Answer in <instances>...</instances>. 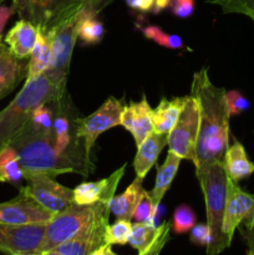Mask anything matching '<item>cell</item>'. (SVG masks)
<instances>
[{"instance_id":"19","label":"cell","mask_w":254,"mask_h":255,"mask_svg":"<svg viewBox=\"0 0 254 255\" xmlns=\"http://www.w3.org/2000/svg\"><path fill=\"white\" fill-rule=\"evenodd\" d=\"M107 226L109 223L99 224L95 228L80 234L76 238L57 246L55 251L64 255H90L92 252L97 251L106 244L105 233Z\"/></svg>"},{"instance_id":"4","label":"cell","mask_w":254,"mask_h":255,"mask_svg":"<svg viewBox=\"0 0 254 255\" xmlns=\"http://www.w3.org/2000/svg\"><path fill=\"white\" fill-rule=\"evenodd\" d=\"M196 176L203 192L207 224L211 231V243L207 247V255H218L231 246L223 233L228 179L223 159H218L203 168L196 169Z\"/></svg>"},{"instance_id":"30","label":"cell","mask_w":254,"mask_h":255,"mask_svg":"<svg viewBox=\"0 0 254 255\" xmlns=\"http://www.w3.org/2000/svg\"><path fill=\"white\" fill-rule=\"evenodd\" d=\"M132 232L131 221L126 219H117L116 223L107 226L106 233H105V242L109 246L119 244V246H125L128 243L129 237Z\"/></svg>"},{"instance_id":"47","label":"cell","mask_w":254,"mask_h":255,"mask_svg":"<svg viewBox=\"0 0 254 255\" xmlns=\"http://www.w3.org/2000/svg\"><path fill=\"white\" fill-rule=\"evenodd\" d=\"M251 19H252V20H253V21H254V15H253V16H252V17H251Z\"/></svg>"},{"instance_id":"38","label":"cell","mask_w":254,"mask_h":255,"mask_svg":"<svg viewBox=\"0 0 254 255\" xmlns=\"http://www.w3.org/2000/svg\"><path fill=\"white\" fill-rule=\"evenodd\" d=\"M169 229H171V223L169 222H163L162 223V231L159 233V236L157 237V239L154 241V243L149 247V249L147 252H144L141 255H159L161 254L162 249L164 248V246L167 244V242L169 241Z\"/></svg>"},{"instance_id":"36","label":"cell","mask_w":254,"mask_h":255,"mask_svg":"<svg viewBox=\"0 0 254 255\" xmlns=\"http://www.w3.org/2000/svg\"><path fill=\"white\" fill-rule=\"evenodd\" d=\"M189 232H191L189 239H191L192 243L199 247L209 246V243H211V231H209L208 224H194V227Z\"/></svg>"},{"instance_id":"24","label":"cell","mask_w":254,"mask_h":255,"mask_svg":"<svg viewBox=\"0 0 254 255\" xmlns=\"http://www.w3.org/2000/svg\"><path fill=\"white\" fill-rule=\"evenodd\" d=\"M51 46L46 34L39 30L36 42L27 61V72L25 81L40 76L51 67Z\"/></svg>"},{"instance_id":"27","label":"cell","mask_w":254,"mask_h":255,"mask_svg":"<svg viewBox=\"0 0 254 255\" xmlns=\"http://www.w3.org/2000/svg\"><path fill=\"white\" fill-rule=\"evenodd\" d=\"M61 107L62 106L60 105V109L55 114L54 124H52V136H54L55 147L59 153H64L67 151L72 137L69 116Z\"/></svg>"},{"instance_id":"43","label":"cell","mask_w":254,"mask_h":255,"mask_svg":"<svg viewBox=\"0 0 254 255\" xmlns=\"http://www.w3.org/2000/svg\"><path fill=\"white\" fill-rule=\"evenodd\" d=\"M90 255H116V254L112 252L111 246H109V244H105V246H102L101 248H99L97 251L92 252Z\"/></svg>"},{"instance_id":"20","label":"cell","mask_w":254,"mask_h":255,"mask_svg":"<svg viewBox=\"0 0 254 255\" xmlns=\"http://www.w3.org/2000/svg\"><path fill=\"white\" fill-rule=\"evenodd\" d=\"M181 161V157L177 156L174 152L168 151L163 163H162L161 166H157V174L156 181H154V186L151 191H148V194L149 197H151L154 208H158L162 199H163L164 194H166V192L168 191L169 187H171L172 182H173L174 177H176L177 172H178Z\"/></svg>"},{"instance_id":"12","label":"cell","mask_w":254,"mask_h":255,"mask_svg":"<svg viewBox=\"0 0 254 255\" xmlns=\"http://www.w3.org/2000/svg\"><path fill=\"white\" fill-rule=\"evenodd\" d=\"M24 179L27 181L26 187L30 194L44 208L54 213H59L74 203V189L57 183L46 174H27Z\"/></svg>"},{"instance_id":"21","label":"cell","mask_w":254,"mask_h":255,"mask_svg":"<svg viewBox=\"0 0 254 255\" xmlns=\"http://www.w3.org/2000/svg\"><path fill=\"white\" fill-rule=\"evenodd\" d=\"M224 168L227 174L234 182L246 179L254 172V163L249 161L243 144L234 139L233 144L228 146L223 156Z\"/></svg>"},{"instance_id":"37","label":"cell","mask_w":254,"mask_h":255,"mask_svg":"<svg viewBox=\"0 0 254 255\" xmlns=\"http://www.w3.org/2000/svg\"><path fill=\"white\" fill-rule=\"evenodd\" d=\"M169 9L174 16L187 19L194 12V0H171Z\"/></svg>"},{"instance_id":"5","label":"cell","mask_w":254,"mask_h":255,"mask_svg":"<svg viewBox=\"0 0 254 255\" xmlns=\"http://www.w3.org/2000/svg\"><path fill=\"white\" fill-rule=\"evenodd\" d=\"M109 216L110 202H97L89 206L71 203L46 224L42 253L52 251L99 224L109 223Z\"/></svg>"},{"instance_id":"22","label":"cell","mask_w":254,"mask_h":255,"mask_svg":"<svg viewBox=\"0 0 254 255\" xmlns=\"http://www.w3.org/2000/svg\"><path fill=\"white\" fill-rule=\"evenodd\" d=\"M188 96L162 99L153 110V131L157 133H169L181 116Z\"/></svg>"},{"instance_id":"26","label":"cell","mask_w":254,"mask_h":255,"mask_svg":"<svg viewBox=\"0 0 254 255\" xmlns=\"http://www.w3.org/2000/svg\"><path fill=\"white\" fill-rule=\"evenodd\" d=\"M161 231L162 224L156 227L153 224L138 223V222H136L134 224H132V232L128 244L138 252V255L143 254L154 243V241L159 236Z\"/></svg>"},{"instance_id":"23","label":"cell","mask_w":254,"mask_h":255,"mask_svg":"<svg viewBox=\"0 0 254 255\" xmlns=\"http://www.w3.org/2000/svg\"><path fill=\"white\" fill-rule=\"evenodd\" d=\"M143 179L137 178L125 189L124 193L115 196L110 202V212L117 219H126L131 221L133 217V212L143 194L144 189L142 187Z\"/></svg>"},{"instance_id":"14","label":"cell","mask_w":254,"mask_h":255,"mask_svg":"<svg viewBox=\"0 0 254 255\" xmlns=\"http://www.w3.org/2000/svg\"><path fill=\"white\" fill-rule=\"evenodd\" d=\"M121 126L131 132L136 147L153 132V109L149 106L146 97L139 102H129L124 106L121 115Z\"/></svg>"},{"instance_id":"28","label":"cell","mask_w":254,"mask_h":255,"mask_svg":"<svg viewBox=\"0 0 254 255\" xmlns=\"http://www.w3.org/2000/svg\"><path fill=\"white\" fill-rule=\"evenodd\" d=\"M0 169L4 174L5 179L14 186H20V182L24 178L19 157L11 147H5L0 151Z\"/></svg>"},{"instance_id":"8","label":"cell","mask_w":254,"mask_h":255,"mask_svg":"<svg viewBox=\"0 0 254 255\" xmlns=\"http://www.w3.org/2000/svg\"><path fill=\"white\" fill-rule=\"evenodd\" d=\"M198 134L199 107L196 99L189 95L178 121L168 133V151L174 152L182 159H188L197 166Z\"/></svg>"},{"instance_id":"7","label":"cell","mask_w":254,"mask_h":255,"mask_svg":"<svg viewBox=\"0 0 254 255\" xmlns=\"http://www.w3.org/2000/svg\"><path fill=\"white\" fill-rule=\"evenodd\" d=\"M124 105L115 97H109L94 114L84 119L75 120V138L82 141L85 157L89 161L90 152L100 134L107 129L121 125Z\"/></svg>"},{"instance_id":"32","label":"cell","mask_w":254,"mask_h":255,"mask_svg":"<svg viewBox=\"0 0 254 255\" xmlns=\"http://www.w3.org/2000/svg\"><path fill=\"white\" fill-rule=\"evenodd\" d=\"M206 1L221 6L224 14H242L248 17L254 15V0H206Z\"/></svg>"},{"instance_id":"15","label":"cell","mask_w":254,"mask_h":255,"mask_svg":"<svg viewBox=\"0 0 254 255\" xmlns=\"http://www.w3.org/2000/svg\"><path fill=\"white\" fill-rule=\"evenodd\" d=\"M126 164L115 171L107 178L97 182H84L74 189V203L89 206L97 202H111L117 186L124 177Z\"/></svg>"},{"instance_id":"16","label":"cell","mask_w":254,"mask_h":255,"mask_svg":"<svg viewBox=\"0 0 254 255\" xmlns=\"http://www.w3.org/2000/svg\"><path fill=\"white\" fill-rule=\"evenodd\" d=\"M27 61L17 59L5 42H0V101L26 79Z\"/></svg>"},{"instance_id":"33","label":"cell","mask_w":254,"mask_h":255,"mask_svg":"<svg viewBox=\"0 0 254 255\" xmlns=\"http://www.w3.org/2000/svg\"><path fill=\"white\" fill-rule=\"evenodd\" d=\"M47 106H49V104L42 105L39 109L35 110L29 125L32 128L37 129V131L44 132V133L47 134H52V124H54L55 114Z\"/></svg>"},{"instance_id":"45","label":"cell","mask_w":254,"mask_h":255,"mask_svg":"<svg viewBox=\"0 0 254 255\" xmlns=\"http://www.w3.org/2000/svg\"><path fill=\"white\" fill-rule=\"evenodd\" d=\"M0 182H6V179H5V177H4V174H2L1 169H0Z\"/></svg>"},{"instance_id":"44","label":"cell","mask_w":254,"mask_h":255,"mask_svg":"<svg viewBox=\"0 0 254 255\" xmlns=\"http://www.w3.org/2000/svg\"><path fill=\"white\" fill-rule=\"evenodd\" d=\"M42 255H64V254L59 253V252H57V251H55V249H52V251L45 252V253H42Z\"/></svg>"},{"instance_id":"18","label":"cell","mask_w":254,"mask_h":255,"mask_svg":"<svg viewBox=\"0 0 254 255\" xmlns=\"http://www.w3.org/2000/svg\"><path fill=\"white\" fill-rule=\"evenodd\" d=\"M166 144H168V133H157L153 131L142 142L141 146L137 147L136 156L133 159L137 178L143 179L147 176L149 169L156 164Z\"/></svg>"},{"instance_id":"42","label":"cell","mask_w":254,"mask_h":255,"mask_svg":"<svg viewBox=\"0 0 254 255\" xmlns=\"http://www.w3.org/2000/svg\"><path fill=\"white\" fill-rule=\"evenodd\" d=\"M169 2H171V0H154L153 7H152L151 11L153 14H158L162 10L167 9L169 6Z\"/></svg>"},{"instance_id":"41","label":"cell","mask_w":254,"mask_h":255,"mask_svg":"<svg viewBox=\"0 0 254 255\" xmlns=\"http://www.w3.org/2000/svg\"><path fill=\"white\" fill-rule=\"evenodd\" d=\"M244 237H246L248 251L254 255V222L249 227H244Z\"/></svg>"},{"instance_id":"29","label":"cell","mask_w":254,"mask_h":255,"mask_svg":"<svg viewBox=\"0 0 254 255\" xmlns=\"http://www.w3.org/2000/svg\"><path fill=\"white\" fill-rule=\"evenodd\" d=\"M138 27L142 31V34L146 36V39L152 40V41L161 45V46L172 50L184 49L183 41H182V39L178 35L167 34V32H164L159 26L152 24L138 25Z\"/></svg>"},{"instance_id":"10","label":"cell","mask_w":254,"mask_h":255,"mask_svg":"<svg viewBox=\"0 0 254 255\" xmlns=\"http://www.w3.org/2000/svg\"><path fill=\"white\" fill-rule=\"evenodd\" d=\"M46 224L0 223V252L6 255H42Z\"/></svg>"},{"instance_id":"40","label":"cell","mask_w":254,"mask_h":255,"mask_svg":"<svg viewBox=\"0 0 254 255\" xmlns=\"http://www.w3.org/2000/svg\"><path fill=\"white\" fill-rule=\"evenodd\" d=\"M126 2L131 9L138 10V11L142 12H147L151 11L152 7H153L154 0H126Z\"/></svg>"},{"instance_id":"1","label":"cell","mask_w":254,"mask_h":255,"mask_svg":"<svg viewBox=\"0 0 254 255\" xmlns=\"http://www.w3.org/2000/svg\"><path fill=\"white\" fill-rule=\"evenodd\" d=\"M227 91L211 81L208 67L194 72L191 96L199 107V134L197 144L196 169L203 168L212 162L223 159L229 146V114L226 100Z\"/></svg>"},{"instance_id":"13","label":"cell","mask_w":254,"mask_h":255,"mask_svg":"<svg viewBox=\"0 0 254 255\" xmlns=\"http://www.w3.org/2000/svg\"><path fill=\"white\" fill-rule=\"evenodd\" d=\"M77 15L59 26L46 32L51 46V67L50 70L69 76L72 51L77 40Z\"/></svg>"},{"instance_id":"31","label":"cell","mask_w":254,"mask_h":255,"mask_svg":"<svg viewBox=\"0 0 254 255\" xmlns=\"http://www.w3.org/2000/svg\"><path fill=\"white\" fill-rule=\"evenodd\" d=\"M196 221L197 217L193 209L189 206H187V204H181V206L174 209L171 227L174 233L183 234L193 228Z\"/></svg>"},{"instance_id":"6","label":"cell","mask_w":254,"mask_h":255,"mask_svg":"<svg viewBox=\"0 0 254 255\" xmlns=\"http://www.w3.org/2000/svg\"><path fill=\"white\" fill-rule=\"evenodd\" d=\"M15 14L46 34L80 12L87 0H11Z\"/></svg>"},{"instance_id":"46","label":"cell","mask_w":254,"mask_h":255,"mask_svg":"<svg viewBox=\"0 0 254 255\" xmlns=\"http://www.w3.org/2000/svg\"><path fill=\"white\" fill-rule=\"evenodd\" d=\"M247 255H253L251 253V251H247Z\"/></svg>"},{"instance_id":"11","label":"cell","mask_w":254,"mask_h":255,"mask_svg":"<svg viewBox=\"0 0 254 255\" xmlns=\"http://www.w3.org/2000/svg\"><path fill=\"white\" fill-rule=\"evenodd\" d=\"M254 222V194L243 191L228 177L227 179V202L223 219V233L232 243L234 232L243 227H249Z\"/></svg>"},{"instance_id":"39","label":"cell","mask_w":254,"mask_h":255,"mask_svg":"<svg viewBox=\"0 0 254 255\" xmlns=\"http://www.w3.org/2000/svg\"><path fill=\"white\" fill-rule=\"evenodd\" d=\"M15 14L14 7L5 6V5H0V42L2 41V32H4V27L6 22L9 21L10 17Z\"/></svg>"},{"instance_id":"17","label":"cell","mask_w":254,"mask_h":255,"mask_svg":"<svg viewBox=\"0 0 254 255\" xmlns=\"http://www.w3.org/2000/svg\"><path fill=\"white\" fill-rule=\"evenodd\" d=\"M39 29L27 20L20 19L5 35L4 42L17 59L26 60L36 42Z\"/></svg>"},{"instance_id":"3","label":"cell","mask_w":254,"mask_h":255,"mask_svg":"<svg viewBox=\"0 0 254 255\" xmlns=\"http://www.w3.org/2000/svg\"><path fill=\"white\" fill-rule=\"evenodd\" d=\"M19 157L24 177L27 174H46L54 177L62 173L89 174V168L94 167L86 159H80L72 153H59L56 151L52 134L44 133L27 126L10 142Z\"/></svg>"},{"instance_id":"9","label":"cell","mask_w":254,"mask_h":255,"mask_svg":"<svg viewBox=\"0 0 254 255\" xmlns=\"http://www.w3.org/2000/svg\"><path fill=\"white\" fill-rule=\"evenodd\" d=\"M54 212L44 208L30 194L27 187H20L14 199L0 203V223L11 226L47 224L55 217Z\"/></svg>"},{"instance_id":"34","label":"cell","mask_w":254,"mask_h":255,"mask_svg":"<svg viewBox=\"0 0 254 255\" xmlns=\"http://www.w3.org/2000/svg\"><path fill=\"white\" fill-rule=\"evenodd\" d=\"M156 213L157 208H154L153 203H152V199L149 197L148 191H144L141 199H139L138 204H137L136 209H134L132 218L136 222H138V223H148L154 226L153 219Z\"/></svg>"},{"instance_id":"35","label":"cell","mask_w":254,"mask_h":255,"mask_svg":"<svg viewBox=\"0 0 254 255\" xmlns=\"http://www.w3.org/2000/svg\"><path fill=\"white\" fill-rule=\"evenodd\" d=\"M227 105H228L229 114L232 116H238L249 109V101L239 91H229L226 94Z\"/></svg>"},{"instance_id":"2","label":"cell","mask_w":254,"mask_h":255,"mask_svg":"<svg viewBox=\"0 0 254 255\" xmlns=\"http://www.w3.org/2000/svg\"><path fill=\"white\" fill-rule=\"evenodd\" d=\"M66 82L67 75L54 70L25 81L19 94L0 112V151L27 126L35 110L64 97Z\"/></svg>"},{"instance_id":"25","label":"cell","mask_w":254,"mask_h":255,"mask_svg":"<svg viewBox=\"0 0 254 255\" xmlns=\"http://www.w3.org/2000/svg\"><path fill=\"white\" fill-rule=\"evenodd\" d=\"M97 14L99 12L87 4H85L77 14V37L85 44H97L104 37V25L97 20Z\"/></svg>"}]
</instances>
